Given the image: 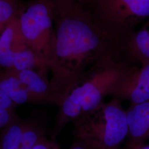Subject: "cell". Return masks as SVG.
<instances>
[{"mask_svg": "<svg viewBox=\"0 0 149 149\" xmlns=\"http://www.w3.org/2000/svg\"><path fill=\"white\" fill-rule=\"evenodd\" d=\"M139 149H149V145H143Z\"/></svg>", "mask_w": 149, "mask_h": 149, "instance_id": "d6986e66", "label": "cell"}, {"mask_svg": "<svg viewBox=\"0 0 149 149\" xmlns=\"http://www.w3.org/2000/svg\"><path fill=\"white\" fill-rule=\"evenodd\" d=\"M47 132V120L39 111L33 110L0 131V149H31Z\"/></svg>", "mask_w": 149, "mask_h": 149, "instance_id": "52a82bcc", "label": "cell"}, {"mask_svg": "<svg viewBox=\"0 0 149 149\" xmlns=\"http://www.w3.org/2000/svg\"><path fill=\"white\" fill-rule=\"evenodd\" d=\"M24 3L21 0H0V24L18 17Z\"/></svg>", "mask_w": 149, "mask_h": 149, "instance_id": "4fadbf2b", "label": "cell"}, {"mask_svg": "<svg viewBox=\"0 0 149 149\" xmlns=\"http://www.w3.org/2000/svg\"><path fill=\"white\" fill-rule=\"evenodd\" d=\"M22 32L38 59L48 64L55 38L54 5L51 0H31L18 17Z\"/></svg>", "mask_w": 149, "mask_h": 149, "instance_id": "5b68a950", "label": "cell"}, {"mask_svg": "<svg viewBox=\"0 0 149 149\" xmlns=\"http://www.w3.org/2000/svg\"><path fill=\"white\" fill-rule=\"evenodd\" d=\"M18 117L16 112L0 107V131Z\"/></svg>", "mask_w": 149, "mask_h": 149, "instance_id": "5bb4252c", "label": "cell"}, {"mask_svg": "<svg viewBox=\"0 0 149 149\" xmlns=\"http://www.w3.org/2000/svg\"><path fill=\"white\" fill-rule=\"evenodd\" d=\"M120 48L133 63H149V19L144 26L120 43Z\"/></svg>", "mask_w": 149, "mask_h": 149, "instance_id": "8fae6325", "label": "cell"}, {"mask_svg": "<svg viewBox=\"0 0 149 149\" xmlns=\"http://www.w3.org/2000/svg\"><path fill=\"white\" fill-rule=\"evenodd\" d=\"M69 149H95L90 145L85 143V142L77 139H74V141Z\"/></svg>", "mask_w": 149, "mask_h": 149, "instance_id": "e0dca14e", "label": "cell"}, {"mask_svg": "<svg viewBox=\"0 0 149 149\" xmlns=\"http://www.w3.org/2000/svg\"><path fill=\"white\" fill-rule=\"evenodd\" d=\"M119 149H130L128 147H127V146H125V148H120Z\"/></svg>", "mask_w": 149, "mask_h": 149, "instance_id": "ffe728a7", "label": "cell"}, {"mask_svg": "<svg viewBox=\"0 0 149 149\" xmlns=\"http://www.w3.org/2000/svg\"><path fill=\"white\" fill-rule=\"evenodd\" d=\"M148 140H149V139H148Z\"/></svg>", "mask_w": 149, "mask_h": 149, "instance_id": "44dd1931", "label": "cell"}, {"mask_svg": "<svg viewBox=\"0 0 149 149\" xmlns=\"http://www.w3.org/2000/svg\"><path fill=\"white\" fill-rule=\"evenodd\" d=\"M54 22L55 38L49 67L54 100L59 107L93 64L122 49L77 2L54 6Z\"/></svg>", "mask_w": 149, "mask_h": 149, "instance_id": "6da1fadb", "label": "cell"}, {"mask_svg": "<svg viewBox=\"0 0 149 149\" xmlns=\"http://www.w3.org/2000/svg\"><path fill=\"white\" fill-rule=\"evenodd\" d=\"M53 5L55 6L63 7L69 5L77 2V0H51Z\"/></svg>", "mask_w": 149, "mask_h": 149, "instance_id": "ac0fdd59", "label": "cell"}, {"mask_svg": "<svg viewBox=\"0 0 149 149\" xmlns=\"http://www.w3.org/2000/svg\"><path fill=\"white\" fill-rule=\"evenodd\" d=\"M27 69L50 71L48 64L38 59L29 47L17 17L0 24V69Z\"/></svg>", "mask_w": 149, "mask_h": 149, "instance_id": "8992f818", "label": "cell"}, {"mask_svg": "<svg viewBox=\"0 0 149 149\" xmlns=\"http://www.w3.org/2000/svg\"><path fill=\"white\" fill-rule=\"evenodd\" d=\"M98 28L121 43L149 19V0H77Z\"/></svg>", "mask_w": 149, "mask_h": 149, "instance_id": "277c9868", "label": "cell"}, {"mask_svg": "<svg viewBox=\"0 0 149 149\" xmlns=\"http://www.w3.org/2000/svg\"><path fill=\"white\" fill-rule=\"evenodd\" d=\"M60 146L56 139L47 138L46 136L40 139L31 149H60Z\"/></svg>", "mask_w": 149, "mask_h": 149, "instance_id": "9a60e30c", "label": "cell"}, {"mask_svg": "<svg viewBox=\"0 0 149 149\" xmlns=\"http://www.w3.org/2000/svg\"><path fill=\"white\" fill-rule=\"evenodd\" d=\"M0 89L17 105L32 103L29 93L16 70L0 69Z\"/></svg>", "mask_w": 149, "mask_h": 149, "instance_id": "7c38bea8", "label": "cell"}, {"mask_svg": "<svg viewBox=\"0 0 149 149\" xmlns=\"http://www.w3.org/2000/svg\"><path fill=\"white\" fill-rule=\"evenodd\" d=\"M134 66L112 91L110 96L120 101H128L130 105L149 100V63Z\"/></svg>", "mask_w": 149, "mask_h": 149, "instance_id": "ba28073f", "label": "cell"}, {"mask_svg": "<svg viewBox=\"0 0 149 149\" xmlns=\"http://www.w3.org/2000/svg\"><path fill=\"white\" fill-rule=\"evenodd\" d=\"M128 133L126 146L139 149L149 138V100L130 105L127 110Z\"/></svg>", "mask_w": 149, "mask_h": 149, "instance_id": "9c48e42d", "label": "cell"}, {"mask_svg": "<svg viewBox=\"0 0 149 149\" xmlns=\"http://www.w3.org/2000/svg\"><path fill=\"white\" fill-rule=\"evenodd\" d=\"M18 106V105L12 101L0 89V107L16 112V108Z\"/></svg>", "mask_w": 149, "mask_h": 149, "instance_id": "2e32d148", "label": "cell"}, {"mask_svg": "<svg viewBox=\"0 0 149 149\" xmlns=\"http://www.w3.org/2000/svg\"><path fill=\"white\" fill-rule=\"evenodd\" d=\"M16 71L28 91L32 103L55 106L50 81L48 78L49 71L27 69Z\"/></svg>", "mask_w": 149, "mask_h": 149, "instance_id": "30bf717a", "label": "cell"}, {"mask_svg": "<svg viewBox=\"0 0 149 149\" xmlns=\"http://www.w3.org/2000/svg\"><path fill=\"white\" fill-rule=\"evenodd\" d=\"M72 123L74 139L95 149H119L128 135L127 111L116 99L104 102Z\"/></svg>", "mask_w": 149, "mask_h": 149, "instance_id": "3957f363", "label": "cell"}, {"mask_svg": "<svg viewBox=\"0 0 149 149\" xmlns=\"http://www.w3.org/2000/svg\"><path fill=\"white\" fill-rule=\"evenodd\" d=\"M135 66L122 50L93 64L79 85L59 107L49 138L56 139L64 127L81 115L94 110L110 96L123 77Z\"/></svg>", "mask_w": 149, "mask_h": 149, "instance_id": "7a4b0ae2", "label": "cell"}]
</instances>
